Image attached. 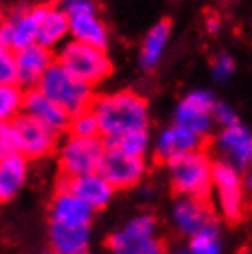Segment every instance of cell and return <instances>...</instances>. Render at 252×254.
I'll return each instance as SVG.
<instances>
[{
	"label": "cell",
	"instance_id": "6da1fadb",
	"mask_svg": "<svg viewBox=\"0 0 252 254\" xmlns=\"http://www.w3.org/2000/svg\"><path fill=\"white\" fill-rule=\"evenodd\" d=\"M90 109L100 122L101 138L105 144H113L134 131H147L149 126L147 102L134 90H116L96 96Z\"/></svg>",
	"mask_w": 252,
	"mask_h": 254
},
{
	"label": "cell",
	"instance_id": "7a4b0ae2",
	"mask_svg": "<svg viewBox=\"0 0 252 254\" xmlns=\"http://www.w3.org/2000/svg\"><path fill=\"white\" fill-rule=\"evenodd\" d=\"M168 170L173 193L181 195L183 199L208 201L210 190L214 185V164L204 147L171 160Z\"/></svg>",
	"mask_w": 252,
	"mask_h": 254
},
{
	"label": "cell",
	"instance_id": "3957f363",
	"mask_svg": "<svg viewBox=\"0 0 252 254\" xmlns=\"http://www.w3.org/2000/svg\"><path fill=\"white\" fill-rule=\"evenodd\" d=\"M56 63H59L66 72L81 79L83 83L90 85L92 89L113 74V61L109 58L107 50L83 45L74 39H68L57 50Z\"/></svg>",
	"mask_w": 252,
	"mask_h": 254
},
{
	"label": "cell",
	"instance_id": "277c9868",
	"mask_svg": "<svg viewBox=\"0 0 252 254\" xmlns=\"http://www.w3.org/2000/svg\"><path fill=\"white\" fill-rule=\"evenodd\" d=\"M157 219L151 214H140L107 238L111 254H168L162 238L157 236Z\"/></svg>",
	"mask_w": 252,
	"mask_h": 254
},
{
	"label": "cell",
	"instance_id": "5b68a950",
	"mask_svg": "<svg viewBox=\"0 0 252 254\" xmlns=\"http://www.w3.org/2000/svg\"><path fill=\"white\" fill-rule=\"evenodd\" d=\"M37 89L59 107H63L70 116L90 109L96 100L94 89L66 72L59 63H54Z\"/></svg>",
	"mask_w": 252,
	"mask_h": 254
},
{
	"label": "cell",
	"instance_id": "8992f818",
	"mask_svg": "<svg viewBox=\"0 0 252 254\" xmlns=\"http://www.w3.org/2000/svg\"><path fill=\"white\" fill-rule=\"evenodd\" d=\"M103 153V138H79L66 134L57 146L59 179H76L100 172Z\"/></svg>",
	"mask_w": 252,
	"mask_h": 254
},
{
	"label": "cell",
	"instance_id": "52a82bcc",
	"mask_svg": "<svg viewBox=\"0 0 252 254\" xmlns=\"http://www.w3.org/2000/svg\"><path fill=\"white\" fill-rule=\"evenodd\" d=\"M68 13L70 19V39L83 45L96 48H107L109 30L105 20L100 17L98 6L90 0H66L61 4Z\"/></svg>",
	"mask_w": 252,
	"mask_h": 254
},
{
	"label": "cell",
	"instance_id": "ba28073f",
	"mask_svg": "<svg viewBox=\"0 0 252 254\" xmlns=\"http://www.w3.org/2000/svg\"><path fill=\"white\" fill-rule=\"evenodd\" d=\"M11 126L15 131V138H17L19 155H22L24 159L41 160L57 151L59 134H56L48 127H44L43 124H39L37 120L30 118L24 113Z\"/></svg>",
	"mask_w": 252,
	"mask_h": 254
},
{
	"label": "cell",
	"instance_id": "9c48e42d",
	"mask_svg": "<svg viewBox=\"0 0 252 254\" xmlns=\"http://www.w3.org/2000/svg\"><path fill=\"white\" fill-rule=\"evenodd\" d=\"M147 166L144 159L131 157L114 146H105L100 164V173L109 181L114 190H129L142 183Z\"/></svg>",
	"mask_w": 252,
	"mask_h": 254
},
{
	"label": "cell",
	"instance_id": "30bf717a",
	"mask_svg": "<svg viewBox=\"0 0 252 254\" xmlns=\"http://www.w3.org/2000/svg\"><path fill=\"white\" fill-rule=\"evenodd\" d=\"M39 17L41 4H20L15 7H6L0 11V20L6 30L7 45L13 50L37 45L39 37Z\"/></svg>",
	"mask_w": 252,
	"mask_h": 254
},
{
	"label": "cell",
	"instance_id": "8fae6325",
	"mask_svg": "<svg viewBox=\"0 0 252 254\" xmlns=\"http://www.w3.org/2000/svg\"><path fill=\"white\" fill-rule=\"evenodd\" d=\"M212 177H214V185L217 188L223 217L230 225L240 223L243 217V185H241L240 172L234 166L217 160L214 162Z\"/></svg>",
	"mask_w": 252,
	"mask_h": 254
},
{
	"label": "cell",
	"instance_id": "7c38bea8",
	"mask_svg": "<svg viewBox=\"0 0 252 254\" xmlns=\"http://www.w3.org/2000/svg\"><path fill=\"white\" fill-rule=\"evenodd\" d=\"M214 107V96L206 90H195L191 94L184 96L179 102L175 109V126L184 127L193 134H197L199 138H202L212 129Z\"/></svg>",
	"mask_w": 252,
	"mask_h": 254
},
{
	"label": "cell",
	"instance_id": "4fadbf2b",
	"mask_svg": "<svg viewBox=\"0 0 252 254\" xmlns=\"http://www.w3.org/2000/svg\"><path fill=\"white\" fill-rule=\"evenodd\" d=\"M15 63H17V85L24 90H32L37 89L46 72L54 66L56 56L44 46L32 45L15 50Z\"/></svg>",
	"mask_w": 252,
	"mask_h": 254
},
{
	"label": "cell",
	"instance_id": "5bb4252c",
	"mask_svg": "<svg viewBox=\"0 0 252 254\" xmlns=\"http://www.w3.org/2000/svg\"><path fill=\"white\" fill-rule=\"evenodd\" d=\"M59 186L70 190L74 195L94 212L103 210L114 197V188L100 172L81 175L76 179H59Z\"/></svg>",
	"mask_w": 252,
	"mask_h": 254
},
{
	"label": "cell",
	"instance_id": "9a60e30c",
	"mask_svg": "<svg viewBox=\"0 0 252 254\" xmlns=\"http://www.w3.org/2000/svg\"><path fill=\"white\" fill-rule=\"evenodd\" d=\"M22 113L33 120H37L39 124H43L44 127H48L56 134L68 133L72 116L63 107H59L56 102H52L48 96H44L39 89L26 90Z\"/></svg>",
	"mask_w": 252,
	"mask_h": 254
},
{
	"label": "cell",
	"instance_id": "2e32d148",
	"mask_svg": "<svg viewBox=\"0 0 252 254\" xmlns=\"http://www.w3.org/2000/svg\"><path fill=\"white\" fill-rule=\"evenodd\" d=\"M48 219L50 223H59V225L90 227L94 219V210L88 208L70 190L59 186L48 206Z\"/></svg>",
	"mask_w": 252,
	"mask_h": 254
},
{
	"label": "cell",
	"instance_id": "e0dca14e",
	"mask_svg": "<svg viewBox=\"0 0 252 254\" xmlns=\"http://www.w3.org/2000/svg\"><path fill=\"white\" fill-rule=\"evenodd\" d=\"M70 37V19L61 4H41L37 45L59 50Z\"/></svg>",
	"mask_w": 252,
	"mask_h": 254
},
{
	"label": "cell",
	"instance_id": "ac0fdd59",
	"mask_svg": "<svg viewBox=\"0 0 252 254\" xmlns=\"http://www.w3.org/2000/svg\"><path fill=\"white\" fill-rule=\"evenodd\" d=\"M201 142L202 138H199L188 129L181 126H171L158 134L157 142H155V159L158 162L170 164L171 160L179 159V157L202 149Z\"/></svg>",
	"mask_w": 252,
	"mask_h": 254
},
{
	"label": "cell",
	"instance_id": "d6986e66",
	"mask_svg": "<svg viewBox=\"0 0 252 254\" xmlns=\"http://www.w3.org/2000/svg\"><path fill=\"white\" fill-rule=\"evenodd\" d=\"M215 147L223 157L221 162H227L236 170L251 164L252 136L243 126L223 129L215 138Z\"/></svg>",
	"mask_w": 252,
	"mask_h": 254
},
{
	"label": "cell",
	"instance_id": "ffe728a7",
	"mask_svg": "<svg viewBox=\"0 0 252 254\" xmlns=\"http://www.w3.org/2000/svg\"><path fill=\"white\" fill-rule=\"evenodd\" d=\"M217 221L214 212L210 208L208 201L199 199H179L173 206V223L183 234L193 236L199 234L210 223Z\"/></svg>",
	"mask_w": 252,
	"mask_h": 254
},
{
	"label": "cell",
	"instance_id": "44dd1931",
	"mask_svg": "<svg viewBox=\"0 0 252 254\" xmlns=\"http://www.w3.org/2000/svg\"><path fill=\"white\" fill-rule=\"evenodd\" d=\"M90 227L48 223V242L54 254H85L90 245Z\"/></svg>",
	"mask_w": 252,
	"mask_h": 254
},
{
	"label": "cell",
	"instance_id": "7402d4cb",
	"mask_svg": "<svg viewBox=\"0 0 252 254\" xmlns=\"http://www.w3.org/2000/svg\"><path fill=\"white\" fill-rule=\"evenodd\" d=\"M30 173V160L22 155H13L0 160V204H6L19 195L26 186Z\"/></svg>",
	"mask_w": 252,
	"mask_h": 254
},
{
	"label": "cell",
	"instance_id": "603a6c76",
	"mask_svg": "<svg viewBox=\"0 0 252 254\" xmlns=\"http://www.w3.org/2000/svg\"><path fill=\"white\" fill-rule=\"evenodd\" d=\"M171 33V20L162 19L153 26L147 32L144 43H142V50H140V64L144 70H153L157 63L162 58L168 39Z\"/></svg>",
	"mask_w": 252,
	"mask_h": 254
},
{
	"label": "cell",
	"instance_id": "cb8c5ba5",
	"mask_svg": "<svg viewBox=\"0 0 252 254\" xmlns=\"http://www.w3.org/2000/svg\"><path fill=\"white\" fill-rule=\"evenodd\" d=\"M26 90L19 85H0V124H13L24 111Z\"/></svg>",
	"mask_w": 252,
	"mask_h": 254
},
{
	"label": "cell",
	"instance_id": "d4e9b609",
	"mask_svg": "<svg viewBox=\"0 0 252 254\" xmlns=\"http://www.w3.org/2000/svg\"><path fill=\"white\" fill-rule=\"evenodd\" d=\"M68 134L79 138H101L100 122L96 118L92 109H85L70 118Z\"/></svg>",
	"mask_w": 252,
	"mask_h": 254
},
{
	"label": "cell",
	"instance_id": "484cf974",
	"mask_svg": "<svg viewBox=\"0 0 252 254\" xmlns=\"http://www.w3.org/2000/svg\"><path fill=\"white\" fill-rule=\"evenodd\" d=\"M0 85H17L15 50L7 45L6 30L0 20Z\"/></svg>",
	"mask_w": 252,
	"mask_h": 254
},
{
	"label": "cell",
	"instance_id": "4316f807",
	"mask_svg": "<svg viewBox=\"0 0 252 254\" xmlns=\"http://www.w3.org/2000/svg\"><path fill=\"white\" fill-rule=\"evenodd\" d=\"M189 251L191 254H219V225L217 221L210 223L208 227L195 234L189 242Z\"/></svg>",
	"mask_w": 252,
	"mask_h": 254
},
{
	"label": "cell",
	"instance_id": "83f0119b",
	"mask_svg": "<svg viewBox=\"0 0 252 254\" xmlns=\"http://www.w3.org/2000/svg\"><path fill=\"white\" fill-rule=\"evenodd\" d=\"M105 146H114L122 149L124 153H127V155H131V157L144 159L147 147H149V133L147 131H134V133L122 136L120 140H116L113 144H105Z\"/></svg>",
	"mask_w": 252,
	"mask_h": 254
},
{
	"label": "cell",
	"instance_id": "f1b7e54d",
	"mask_svg": "<svg viewBox=\"0 0 252 254\" xmlns=\"http://www.w3.org/2000/svg\"><path fill=\"white\" fill-rule=\"evenodd\" d=\"M19 153L17 138L11 124H0V160L13 157Z\"/></svg>",
	"mask_w": 252,
	"mask_h": 254
},
{
	"label": "cell",
	"instance_id": "f546056e",
	"mask_svg": "<svg viewBox=\"0 0 252 254\" xmlns=\"http://www.w3.org/2000/svg\"><path fill=\"white\" fill-rule=\"evenodd\" d=\"M212 116H214V120L217 122L219 126L225 127V129H230V127L240 126L238 115L234 113V109L228 107L227 103H215V107H214V113H212Z\"/></svg>",
	"mask_w": 252,
	"mask_h": 254
},
{
	"label": "cell",
	"instance_id": "4dcf8cb0",
	"mask_svg": "<svg viewBox=\"0 0 252 254\" xmlns=\"http://www.w3.org/2000/svg\"><path fill=\"white\" fill-rule=\"evenodd\" d=\"M234 72V59L227 54H219L212 63V74L217 81H225L232 76Z\"/></svg>",
	"mask_w": 252,
	"mask_h": 254
},
{
	"label": "cell",
	"instance_id": "1f68e13d",
	"mask_svg": "<svg viewBox=\"0 0 252 254\" xmlns=\"http://www.w3.org/2000/svg\"><path fill=\"white\" fill-rule=\"evenodd\" d=\"M243 186H245L247 190L252 191V170L249 173H247V177H245V183H243Z\"/></svg>",
	"mask_w": 252,
	"mask_h": 254
},
{
	"label": "cell",
	"instance_id": "d6a6232c",
	"mask_svg": "<svg viewBox=\"0 0 252 254\" xmlns=\"http://www.w3.org/2000/svg\"><path fill=\"white\" fill-rule=\"evenodd\" d=\"M173 254H191V251H189V249H179V251H175Z\"/></svg>",
	"mask_w": 252,
	"mask_h": 254
},
{
	"label": "cell",
	"instance_id": "836d02e7",
	"mask_svg": "<svg viewBox=\"0 0 252 254\" xmlns=\"http://www.w3.org/2000/svg\"><path fill=\"white\" fill-rule=\"evenodd\" d=\"M39 254H54L52 251H48V253H39Z\"/></svg>",
	"mask_w": 252,
	"mask_h": 254
},
{
	"label": "cell",
	"instance_id": "e575fe53",
	"mask_svg": "<svg viewBox=\"0 0 252 254\" xmlns=\"http://www.w3.org/2000/svg\"><path fill=\"white\" fill-rule=\"evenodd\" d=\"M251 162H252V157H251Z\"/></svg>",
	"mask_w": 252,
	"mask_h": 254
},
{
	"label": "cell",
	"instance_id": "d590c367",
	"mask_svg": "<svg viewBox=\"0 0 252 254\" xmlns=\"http://www.w3.org/2000/svg\"><path fill=\"white\" fill-rule=\"evenodd\" d=\"M85 254H90V253H85Z\"/></svg>",
	"mask_w": 252,
	"mask_h": 254
}]
</instances>
